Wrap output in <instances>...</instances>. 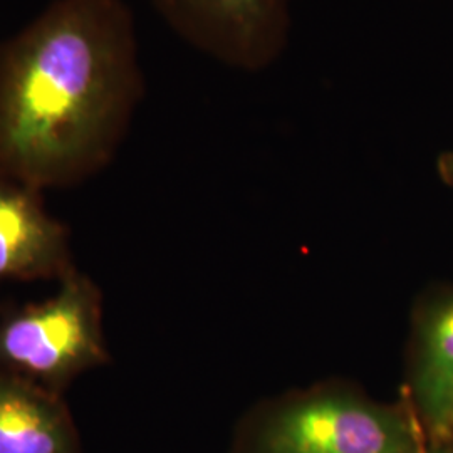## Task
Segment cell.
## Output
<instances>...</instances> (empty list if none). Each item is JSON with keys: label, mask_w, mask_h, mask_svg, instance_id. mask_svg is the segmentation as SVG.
<instances>
[{"label": "cell", "mask_w": 453, "mask_h": 453, "mask_svg": "<svg viewBox=\"0 0 453 453\" xmlns=\"http://www.w3.org/2000/svg\"><path fill=\"white\" fill-rule=\"evenodd\" d=\"M145 95L123 0H54L0 41V168L41 190L111 162Z\"/></svg>", "instance_id": "1"}, {"label": "cell", "mask_w": 453, "mask_h": 453, "mask_svg": "<svg viewBox=\"0 0 453 453\" xmlns=\"http://www.w3.org/2000/svg\"><path fill=\"white\" fill-rule=\"evenodd\" d=\"M108 359L103 296L78 269L65 275L48 299L0 321V376L63 395L76 378Z\"/></svg>", "instance_id": "2"}, {"label": "cell", "mask_w": 453, "mask_h": 453, "mask_svg": "<svg viewBox=\"0 0 453 453\" xmlns=\"http://www.w3.org/2000/svg\"><path fill=\"white\" fill-rule=\"evenodd\" d=\"M257 453H423L403 410L341 389L277 406L260 426Z\"/></svg>", "instance_id": "3"}, {"label": "cell", "mask_w": 453, "mask_h": 453, "mask_svg": "<svg viewBox=\"0 0 453 453\" xmlns=\"http://www.w3.org/2000/svg\"><path fill=\"white\" fill-rule=\"evenodd\" d=\"M188 44L228 67L257 73L284 52L289 0H150Z\"/></svg>", "instance_id": "4"}, {"label": "cell", "mask_w": 453, "mask_h": 453, "mask_svg": "<svg viewBox=\"0 0 453 453\" xmlns=\"http://www.w3.org/2000/svg\"><path fill=\"white\" fill-rule=\"evenodd\" d=\"M74 269L69 230L49 213L42 190L0 168V284L59 282Z\"/></svg>", "instance_id": "5"}, {"label": "cell", "mask_w": 453, "mask_h": 453, "mask_svg": "<svg viewBox=\"0 0 453 453\" xmlns=\"http://www.w3.org/2000/svg\"><path fill=\"white\" fill-rule=\"evenodd\" d=\"M0 453H80L63 395L0 376Z\"/></svg>", "instance_id": "6"}, {"label": "cell", "mask_w": 453, "mask_h": 453, "mask_svg": "<svg viewBox=\"0 0 453 453\" xmlns=\"http://www.w3.org/2000/svg\"><path fill=\"white\" fill-rule=\"evenodd\" d=\"M413 395L423 418L443 432L453 425V297L440 303L421 324Z\"/></svg>", "instance_id": "7"}, {"label": "cell", "mask_w": 453, "mask_h": 453, "mask_svg": "<svg viewBox=\"0 0 453 453\" xmlns=\"http://www.w3.org/2000/svg\"><path fill=\"white\" fill-rule=\"evenodd\" d=\"M440 173L443 179L453 185V153L443 155L440 158Z\"/></svg>", "instance_id": "8"}, {"label": "cell", "mask_w": 453, "mask_h": 453, "mask_svg": "<svg viewBox=\"0 0 453 453\" xmlns=\"http://www.w3.org/2000/svg\"><path fill=\"white\" fill-rule=\"evenodd\" d=\"M428 453H453V449H437V450Z\"/></svg>", "instance_id": "9"}]
</instances>
